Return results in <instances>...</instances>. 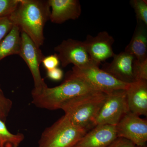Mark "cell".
<instances>
[{
	"instance_id": "1",
	"label": "cell",
	"mask_w": 147,
	"mask_h": 147,
	"mask_svg": "<svg viewBox=\"0 0 147 147\" xmlns=\"http://www.w3.org/2000/svg\"><path fill=\"white\" fill-rule=\"evenodd\" d=\"M50 8L48 1L20 0L9 17L13 25L40 47L44 43V27L50 20Z\"/></svg>"
},
{
	"instance_id": "2",
	"label": "cell",
	"mask_w": 147,
	"mask_h": 147,
	"mask_svg": "<svg viewBox=\"0 0 147 147\" xmlns=\"http://www.w3.org/2000/svg\"><path fill=\"white\" fill-rule=\"evenodd\" d=\"M97 91L90 84L70 71L59 86L47 87L38 94L32 95V102L38 108L58 110L72 99Z\"/></svg>"
},
{
	"instance_id": "3",
	"label": "cell",
	"mask_w": 147,
	"mask_h": 147,
	"mask_svg": "<svg viewBox=\"0 0 147 147\" xmlns=\"http://www.w3.org/2000/svg\"><path fill=\"white\" fill-rule=\"evenodd\" d=\"M106 95L101 92L90 93L68 101L61 109L71 123L88 131L94 127L95 119Z\"/></svg>"
},
{
	"instance_id": "4",
	"label": "cell",
	"mask_w": 147,
	"mask_h": 147,
	"mask_svg": "<svg viewBox=\"0 0 147 147\" xmlns=\"http://www.w3.org/2000/svg\"><path fill=\"white\" fill-rule=\"evenodd\" d=\"M88 131L73 124L63 116L44 130L38 147H74Z\"/></svg>"
},
{
	"instance_id": "5",
	"label": "cell",
	"mask_w": 147,
	"mask_h": 147,
	"mask_svg": "<svg viewBox=\"0 0 147 147\" xmlns=\"http://www.w3.org/2000/svg\"><path fill=\"white\" fill-rule=\"evenodd\" d=\"M126 90H118L106 94L105 100L94 122L96 125L116 126L125 115L129 112Z\"/></svg>"
},
{
	"instance_id": "6",
	"label": "cell",
	"mask_w": 147,
	"mask_h": 147,
	"mask_svg": "<svg viewBox=\"0 0 147 147\" xmlns=\"http://www.w3.org/2000/svg\"><path fill=\"white\" fill-rule=\"evenodd\" d=\"M21 45L19 55L28 67L34 82L32 95L38 94L47 88L40 74V65L45 56L38 46L24 32H21Z\"/></svg>"
},
{
	"instance_id": "7",
	"label": "cell",
	"mask_w": 147,
	"mask_h": 147,
	"mask_svg": "<svg viewBox=\"0 0 147 147\" xmlns=\"http://www.w3.org/2000/svg\"><path fill=\"white\" fill-rule=\"evenodd\" d=\"M62 66L65 67L70 64L79 68L99 67L91 59L84 41L69 38L65 40L55 47Z\"/></svg>"
},
{
	"instance_id": "8",
	"label": "cell",
	"mask_w": 147,
	"mask_h": 147,
	"mask_svg": "<svg viewBox=\"0 0 147 147\" xmlns=\"http://www.w3.org/2000/svg\"><path fill=\"white\" fill-rule=\"evenodd\" d=\"M71 71L98 91L105 94L116 90H126L129 85L121 82L98 67L79 68L74 66Z\"/></svg>"
},
{
	"instance_id": "9",
	"label": "cell",
	"mask_w": 147,
	"mask_h": 147,
	"mask_svg": "<svg viewBox=\"0 0 147 147\" xmlns=\"http://www.w3.org/2000/svg\"><path fill=\"white\" fill-rule=\"evenodd\" d=\"M117 137L129 140L136 146H146L147 141V121L129 112L115 126Z\"/></svg>"
},
{
	"instance_id": "10",
	"label": "cell",
	"mask_w": 147,
	"mask_h": 147,
	"mask_svg": "<svg viewBox=\"0 0 147 147\" xmlns=\"http://www.w3.org/2000/svg\"><path fill=\"white\" fill-rule=\"evenodd\" d=\"M115 40L106 31L100 32L96 36L88 34L84 41L87 52L93 61L98 67L102 62L113 57V45Z\"/></svg>"
},
{
	"instance_id": "11",
	"label": "cell",
	"mask_w": 147,
	"mask_h": 147,
	"mask_svg": "<svg viewBox=\"0 0 147 147\" xmlns=\"http://www.w3.org/2000/svg\"><path fill=\"white\" fill-rule=\"evenodd\" d=\"M112 61L102 65V70L127 84L136 82L134 75L136 58L125 51L115 54Z\"/></svg>"
},
{
	"instance_id": "12",
	"label": "cell",
	"mask_w": 147,
	"mask_h": 147,
	"mask_svg": "<svg viewBox=\"0 0 147 147\" xmlns=\"http://www.w3.org/2000/svg\"><path fill=\"white\" fill-rule=\"evenodd\" d=\"M117 137L115 126L96 125L87 132L74 147H107Z\"/></svg>"
},
{
	"instance_id": "13",
	"label": "cell",
	"mask_w": 147,
	"mask_h": 147,
	"mask_svg": "<svg viewBox=\"0 0 147 147\" xmlns=\"http://www.w3.org/2000/svg\"><path fill=\"white\" fill-rule=\"evenodd\" d=\"M51 8L50 20L52 23L61 24L69 20H76L82 13L78 0H48Z\"/></svg>"
},
{
	"instance_id": "14",
	"label": "cell",
	"mask_w": 147,
	"mask_h": 147,
	"mask_svg": "<svg viewBox=\"0 0 147 147\" xmlns=\"http://www.w3.org/2000/svg\"><path fill=\"white\" fill-rule=\"evenodd\" d=\"M129 112L139 116L147 115V81L129 84L126 90Z\"/></svg>"
},
{
	"instance_id": "15",
	"label": "cell",
	"mask_w": 147,
	"mask_h": 147,
	"mask_svg": "<svg viewBox=\"0 0 147 147\" xmlns=\"http://www.w3.org/2000/svg\"><path fill=\"white\" fill-rule=\"evenodd\" d=\"M146 26L137 21L132 38L125 51L136 58L139 62L147 59V32Z\"/></svg>"
},
{
	"instance_id": "16",
	"label": "cell",
	"mask_w": 147,
	"mask_h": 147,
	"mask_svg": "<svg viewBox=\"0 0 147 147\" xmlns=\"http://www.w3.org/2000/svg\"><path fill=\"white\" fill-rule=\"evenodd\" d=\"M21 45V32L18 27L13 26L0 42V61L11 55H19Z\"/></svg>"
},
{
	"instance_id": "17",
	"label": "cell",
	"mask_w": 147,
	"mask_h": 147,
	"mask_svg": "<svg viewBox=\"0 0 147 147\" xmlns=\"http://www.w3.org/2000/svg\"><path fill=\"white\" fill-rule=\"evenodd\" d=\"M24 138L25 136L22 133L11 132L5 122L0 120V147H19Z\"/></svg>"
},
{
	"instance_id": "18",
	"label": "cell",
	"mask_w": 147,
	"mask_h": 147,
	"mask_svg": "<svg viewBox=\"0 0 147 147\" xmlns=\"http://www.w3.org/2000/svg\"><path fill=\"white\" fill-rule=\"evenodd\" d=\"M131 5L136 13L137 21L147 26V2L145 0H132Z\"/></svg>"
},
{
	"instance_id": "19",
	"label": "cell",
	"mask_w": 147,
	"mask_h": 147,
	"mask_svg": "<svg viewBox=\"0 0 147 147\" xmlns=\"http://www.w3.org/2000/svg\"><path fill=\"white\" fill-rule=\"evenodd\" d=\"M12 107V101L5 95L0 87V120L5 121Z\"/></svg>"
},
{
	"instance_id": "20",
	"label": "cell",
	"mask_w": 147,
	"mask_h": 147,
	"mask_svg": "<svg viewBox=\"0 0 147 147\" xmlns=\"http://www.w3.org/2000/svg\"><path fill=\"white\" fill-rule=\"evenodd\" d=\"M20 0H0V17L10 16Z\"/></svg>"
},
{
	"instance_id": "21",
	"label": "cell",
	"mask_w": 147,
	"mask_h": 147,
	"mask_svg": "<svg viewBox=\"0 0 147 147\" xmlns=\"http://www.w3.org/2000/svg\"><path fill=\"white\" fill-rule=\"evenodd\" d=\"M134 75L136 82L147 81V59L139 62L136 59L134 64Z\"/></svg>"
},
{
	"instance_id": "22",
	"label": "cell",
	"mask_w": 147,
	"mask_h": 147,
	"mask_svg": "<svg viewBox=\"0 0 147 147\" xmlns=\"http://www.w3.org/2000/svg\"><path fill=\"white\" fill-rule=\"evenodd\" d=\"M13 26V24L9 16L0 17V42L9 32Z\"/></svg>"
},
{
	"instance_id": "23",
	"label": "cell",
	"mask_w": 147,
	"mask_h": 147,
	"mask_svg": "<svg viewBox=\"0 0 147 147\" xmlns=\"http://www.w3.org/2000/svg\"><path fill=\"white\" fill-rule=\"evenodd\" d=\"M60 62L57 54H55V55L44 57L42 63L47 71L58 67Z\"/></svg>"
},
{
	"instance_id": "24",
	"label": "cell",
	"mask_w": 147,
	"mask_h": 147,
	"mask_svg": "<svg viewBox=\"0 0 147 147\" xmlns=\"http://www.w3.org/2000/svg\"><path fill=\"white\" fill-rule=\"evenodd\" d=\"M107 147H137L135 144L129 140L117 137Z\"/></svg>"
},
{
	"instance_id": "25",
	"label": "cell",
	"mask_w": 147,
	"mask_h": 147,
	"mask_svg": "<svg viewBox=\"0 0 147 147\" xmlns=\"http://www.w3.org/2000/svg\"><path fill=\"white\" fill-rule=\"evenodd\" d=\"M63 76V71L58 67L47 71V77L53 81H60L62 79Z\"/></svg>"
},
{
	"instance_id": "26",
	"label": "cell",
	"mask_w": 147,
	"mask_h": 147,
	"mask_svg": "<svg viewBox=\"0 0 147 147\" xmlns=\"http://www.w3.org/2000/svg\"><path fill=\"white\" fill-rule=\"evenodd\" d=\"M142 147H147L146 146H145Z\"/></svg>"
},
{
	"instance_id": "27",
	"label": "cell",
	"mask_w": 147,
	"mask_h": 147,
	"mask_svg": "<svg viewBox=\"0 0 147 147\" xmlns=\"http://www.w3.org/2000/svg\"><path fill=\"white\" fill-rule=\"evenodd\" d=\"M137 147H138V146H137Z\"/></svg>"
}]
</instances>
